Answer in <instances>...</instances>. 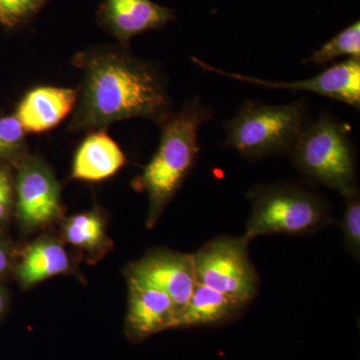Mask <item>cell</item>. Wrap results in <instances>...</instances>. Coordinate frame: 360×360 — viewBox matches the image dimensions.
Masks as SVG:
<instances>
[{
	"instance_id": "obj_1",
	"label": "cell",
	"mask_w": 360,
	"mask_h": 360,
	"mask_svg": "<svg viewBox=\"0 0 360 360\" xmlns=\"http://www.w3.org/2000/svg\"><path fill=\"white\" fill-rule=\"evenodd\" d=\"M129 47L99 46L78 52L72 65L84 73L70 131H94L131 118L158 124L174 112L167 84L155 65Z\"/></svg>"
},
{
	"instance_id": "obj_2",
	"label": "cell",
	"mask_w": 360,
	"mask_h": 360,
	"mask_svg": "<svg viewBox=\"0 0 360 360\" xmlns=\"http://www.w3.org/2000/svg\"><path fill=\"white\" fill-rule=\"evenodd\" d=\"M212 115L210 106L194 98L160 123L158 150L134 184L148 194V229L155 226L193 169L200 153L198 131Z\"/></svg>"
},
{
	"instance_id": "obj_3",
	"label": "cell",
	"mask_w": 360,
	"mask_h": 360,
	"mask_svg": "<svg viewBox=\"0 0 360 360\" xmlns=\"http://www.w3.org/2000/svg\"><path fill=\"white\" fill-rule=\"evenodd\" d=\"M250 219L243 236H302L333 224L330 208L319 194L290 184H258L248 191Z\"/></svg>"
},
{
	"instance_id": "obj_4",
	"label": "cell",
	"mask_w": 360,
	"mask_h": 360,
	"mask_svg": "<svg viewBox=\"0 0 360 360\" xmlns=\"http://www.w3.org/2000/svg\"><path fill=\"white\" fill-rule=\"evenodd\" d=\"M307 124V111L300 101L270 105L246 101L225 124L224 144L250 161L290 155Z\"/></svg>"
},
{
	"instance_id": "obj_5",
	"label": "cell",
	"mask_w": 360,
	"mask_h": 360,
	"mask_svg": "<svg viewBox=\"0 0 360 360\" xmlns=\"http://www.w3.org/2000/svg\"><path fill=\"white\" fill-rule=\"evenodd\" d=\"M291 160L305 177L338 191L341 195L359 191L354 149L347 129L330 113L309 123L298 137Z\"/></svg>"
},
{
	"instance_id": "obj_6",
	"label": "cell",
	"mask_w": 360,
	"mask_h": 360,
	"mask_svg": "<svg viewBox=\"0 0 360 360\" xmlns=\"http://www.w3.org/2000/svg\"><path fill=\"white\" fill-rule=\"evenodd\" d=\"M245 236H220L193 255L196 281L250 304L259 290V277L248 253Z\"/></svg>"
},
{
	"instance_id": "obj_7",
	"label": "cell",
	"mask_w": 360,
	"mask_h": 360,
	"mask_svg": "<svg viewBox=\"0 0 360 360\" xmlns=\"http://www.w3.org/2000/svg\"><path fill=\"white\" fill-rule=\"evenodd\" d=\"M13 167L14 212L26 231H37L63 219L61 186L42 158L26 155Z\"/></svg>"
},
{
	"instance_id": "obj_8",
	"label": "cell",
	"mask_w": 360,
	"mask_h": 360,
	"mask_svg": "<svg viewBox=\"0 0 360 360\" xmlns=\"http://www.w3.org/2000/svg\"><path fill=\"white\" fill-rule=\"evenodd\" d=\"M125 276L127 281L153 286L167 293L174 302L179 317L198 283L193 255L167 248L149 251L129 265Z\"/></svg>"
},
{
	"instance_id": "obj_9",
	"label": "cell",
	"mask_w": 360,
	"mask_h": 360,
	"mask_svg": "<svg viewBox=\"0 0 360 360\" xmlns=\"http://www.w3.org/2000/svg\"><path fill=\"white\" fill-rule=\"evenodd\" d=\"M195 65L200 66L202 70L219 73L220 75L231 77L238 82H250L262 85L267 89L303 90V91L314 92L322 96L329 97L335 101L349 104L355 108L360 106V58H348L343 63H338L321 75L309 79L298 80V82H269L238 73L229 72L213 68L200 59L193 58Z\"/></svg>"
},
{
	"instance_id": "obj_10",
	"label": "cell",
	"mask_w": 360,
	"mask_h": 360,
	"mask_svg": "<svg viewBox=\"0 0 360 360\" xmlns=\"http://www.w3.org/2000/svg\"><path fill=\"white\" fill-rule=\"evenodd\" d=\"M174 11L151 0H104L97 13L101 26L127 47L136 35L165 27Z\"/></svg>"
},
{
	"instance_id": "obj_11",
	"label": "cell",
	"mask_w": 360,
	"mask_h": 360,
	"mask_svg": "<svg viewBox=\"0 0 360 360\" xmlns=\"http://www.w3.org/2000/svg\"><path fill=\"white\" fill-rule=\"evenodd\" d=\"M129 283L125 333L134 342L167 329L176 328L179 312L172 298L158 288L135 281Z\"/></svg>"
},
{
	"instance_id": "obj_12",
	"label": "cell",
	"mask_w": 360,
	"mask_h": 360,
	"mask_svg": "<svg viewBox=\"0 0 360 360\" xmlns=\"http://www.w3.org/2000/svg\"><path fill=\"white\" fill-rule=\"evenodd\" d=\"M77 96V89L37 86L26 92L14 115L26 132L41 134L58 127L72 112Z\"/></svg>"
},
{
	"instance_id": "obj_13",
	"label": "cell",
	"mask_w": 360,
	"mask_h": 360,
	"mask_svg": "<svg viewBox=\"0 0 360 360\" xmlns=\"http://www.w3.org/2000/svg\"><path fill=\"white\" fill-rule=\"evenodd\" d=\"M72 260L65 245L52 236H40L21 251L13 274L25 290L51 277L72 271Z\"/></svg>"
},
{
	"instance_id": "obj_14",
	"label": "cell",
	"mask_w": 360,
	"mask_h": 360,
	"mask_svg": "<svg viewBox=\"0 0 360 360\" xmlns=\"http://www.w3.org/2000/svg\"><path fill=\"white\" fill-rule=\"evenodd\" d=\"M125 163L124 153L106 130H94L75 151L70 176L82 181H103L117 174Z\"/></svg>"
},
{
	"instance_id": "obj_15",
	"label": "cell",
	"mask_w": 360,
	"mask_h": 360,
	"mask_svg": "<svg viewBox=\"0 0 360 360\" xmlns=\"http://www.w3.org/2000/svg\"><path fill=\"white\" fill-rule=\"evenodd\" d=\"M248 305L198 283L179 315L176 328L225 326L238 319Z\"/></svg>"
},
{
	"instance_id": "obj_16",
	"label": "cell",
	"mask_w": 360,
	"mask_h": 360,
	"mask_svg": "<svg viewBox=\"0 0 360 360\" xmlns=\"http://www.w3.org/2000/svg\"><path fill=\"white\" fill-rule=\"evenodd\" d=\"M61 236L65 243L82 251L96 264L113 246L106 231V219L98 208L72 215L63 221Z\"/></svg>"
},
{
	"instance_id": "obj_17",
	"label": "cell",
	"mask_w": 360,
	"mask_h": 360,
	"mask_svg": "<svg viewBox=\"0 0 360 360\" xmlns=\"http://www.w3.org/2000/svg\"><path fill=\"white\" fill-rule=\"evenodd\" d=\"M340 56L360 58V23L355 21L352 25L336 34L321 49H317L307 63L326 65Z\"/></svg>"
},
{
	"instance_id": "obj_18",
	"label": "cell",
	"mask_w": 360,
	"mask_h": 360,
	"mask_svg": "<svg viewBox=\"0 0 360 360\" xmlns=\"http://www.w3.org/2000/svg\"><path fill=\"white\" fill-rule=\"evenodd\" d=\"M26 134L15 115H0V163L14 167L27 155Z\"/></svg>"
},
{
	"instance_id": "obj_19",
	"label": "cell",
	"mask_w": 360,
	"mask_h": 360,
	"mask_svg": "<svg viewBox=\"0 0 360 360\" xmlns=\"http://www.w3.org/2000/svg\"><path fill=\"white\" fill-rule=\"evenodd\" d=\"M345 208L341 229L345 250L355 259L360 257V198L359 191L345 196Z\"/></svg>"
},
{
	"instance_id": "obj_20",
	"label": "cell",
	"mask_w": 360,
	"mask_h": 360,
	"mask_svg": "<svg viewBox=\"0 0 360 360\" xmlns=\"http://www.w3.org/2000/svg\"><path fill=\"white\" fill-rule=\"evenodd\" d=\"M47 0H0V25L13 30L39 13Z\"/></svg>"
},
{
	"instance_id": "obj_21",
	"label": "cell",
	"mask_w": 360,
	"mask_h": 360,
	"mask_svg": "<svg viewBox=\"0 0 360 360\" xmlns=\"http://www.w3.org/2000/svg\"><path fill=\"white\" fill-rule=\"evenodd\" d=\"M13 165L0 163V232L14 212V172Z\"/></svg>"
},
{
	"instance_id": "obj_22",
	"label": "cell",
	"mask_w": 360,
	"mask_h": 360,
	"mask_svg": "<svg viewBox=\"0 0 360 360\" xmlns=\"http://www.w3.org/2000/svg\"><path fill=\"white\" fill-rule=\"evenodd\" d=\"M18 252L0 232V278L13 274L18 260Z\"/></svg>"
},
{
	"instance_id": "obj_23",
	"label": "cell",
	"mask_w": 360,
	"mask_h": 360,
	"mask_svg": "<svg viewBox=\"0 0 360 360\" xmlns=\"http://www.w3.org/2000/svg\"><path fill=\"white\" fill-rule=\"evenodd\" d=\"M7 307H8V295L6 288L0 284V319L6 314Z\"/></svg>"
}]
</instances>
